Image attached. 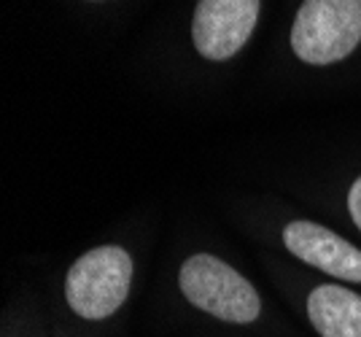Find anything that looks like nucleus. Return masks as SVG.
Instances as JSON below:
<instances>
[{"label": "nucleus", "instance_id": "f257e3e1", "mask_svg": "<svg viewBox=\"0 0 361 337\" xmlns=\"http://www.w3.org/2000/svg\"><path fill=\"white\" fill-rule=\"evenodd\" d=\"M133 281V259L119 245H100L81 254L65 278V297L81 319H108L116 313Z\"/></svg>", "mask_w": 361, "mask_h": 337}, {"label": "nucleus", "instance_id": "f03ea898", "mask_svg": "<svg viewBox=\"0 0 361 337\" xmlns=\"http://www.w3.org/2000/svg\"><path fill=\"white\" fill-rule=\"evenodd\" d=\"M361 41V0H305L291 27V49L310 65L348 57Z\"/></svg>", "mask_w": 361, "mask_h": 337}, {"label": "nucleus", "instance_id": "7ed1b4c3", "mask_svg": "<svg viewBox=\"0 0 361 337\" xmlns=\"http://www.w3.org/2000/svg\"><path fill=\"white\" fill-rule=\"evenodd\" d=\"M180 291L195 307L221 321L248 324L259 316V294L226 262L211 254H195L180 267Z\"/></svg>", "mask_w": 361, "mask_h": 337}, {"label": "nucleus", "instance_id": "20e7f679", "mask_svg": "<svg viewBox=\"0 0 361 337\" xmlns=\"http://www.w3.org/2000/svg\"><path fill=\"white\" fill-rule=\"evenodd\" d=\"M259 16V0H200L192 22V38L202 57L229 60L251 38Z\"/></svg>", "mask_w": 361, "mask_h": 337}, {"label": "nucleus", "instance_id": "39448f33", "mask_svg": "<svg viewBox=\"0 0 361 337\" xmlns=\"http://www.w3.org/2000/svg\"><path fill=\"white\" fill-rule=\"evenodd\" d=\"M283 243L294 257L318 270L361 283V251L326 227L313 221H291L283 230Z\"/></svg>", "mask_w": 361, "mask_h": 337}, {"label": "nucleus", "instance_id": "423d86ee", "mask_svg": "<svg viewBox=\"0 0 361 337\" xmlns=\"http://www.w3.org/2000/svg\"><path fill=\"white\" fill-rule=\"evenodd\" d=\"M307 316L321 337H361V297L334 283L313 289Z\"/></svg>", "mask_w": 361, "mask_h": 337}, {"label": "nucleus", "instance_id": "0eeeda50", "mask_svg": "<svg viewBox=\"0 0 361 337\" xmlns=\"http://www.w3.org/2000/svg\"><path fill=\"white\" fill-rule=\"evenodd\" d=\"M348 211H350V216H353L356 227L361 230V178L350 186V195H348Z\"/></svg>", "mask_w": 361, "mask_h": 337}]
</instances>
